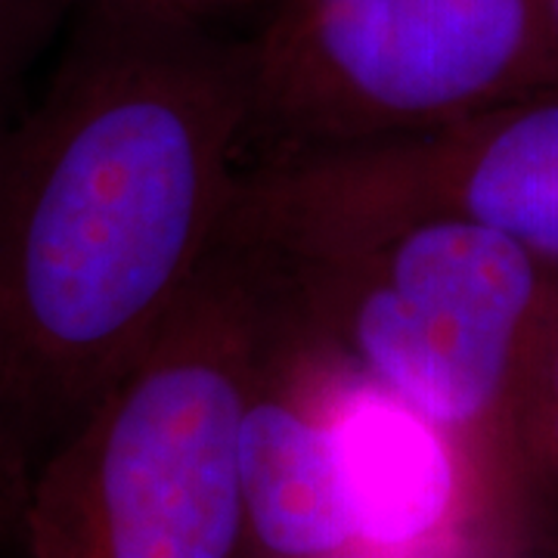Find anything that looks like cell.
Wrapping results in <instances>:
<instances>
[{"label":"cell","mask_w":558,"mask_h":558,"mask_svg":"<svg viewBox=\"0 0 558 558\" xmlns=\"http://www.w3.org/2000/svg\"><path fill=\"white\" fill-rule=\"evenodd\" d=\"M465 558H558V521L534 524L527 531L494 539Z\"/></svg>","instance_id":"cell-10"},{"label":"cell","mask_w":558,"mask_h":558,"mask_svg":"<svg viewBox=\"0 0 558 558\" xmlns=\"http://www.w3.org/2000/svg\"><path fill=\"white\" fill-rule=\"evenodd\" d=\"M270 282L236 435L240 558H381L336 407V357Z\"/></svg>","instance_id":"cell-6"},{"label":"cell","mask_w":558,"mask_h":558,"mask_svg":"<svg viewBox=\"0 0 558 558\" xmlns=\"http://www.w3.org/2000/svg\"><path fill=\"white\" fill-rule=\"evenodd\" d=\"M248 40L180 0H75L0 128V403L32 469L159 339L248 168Z\"/></svg>","instance_id":"cell-1"},{"label":"cell","mask_w":558,"mask_h":558,"mask_svg":"<svg viewBox=\"0 0 558 558\" xmlns=\"http://www.w3.org/2000/svg\"><path fill=\"white\" fill-rule=\"evenodd\" d=\"M32 462L25 457L22 444L10 428V418L0 403V546L20 539L22 512L32 484Z\"/></svg>","instance_id":"cell-9"},{"label":"cell","mask_w":558,"mask_h":558,"mask_svg":"<svg viewBox=\"0 0 558 558\" xmlns=\"http://www.w3.org/2000/svg\"><path fill=\"white\" fill-rule=\"evenodd\" d=\"M267 264L220 242L143 357L35 465L22 558H240L236 435Z\"/></svg>","instance_id":"cell-2"},{"label":"cell","mask_w":558,"mask_h":558,"mask_svg":"<svg viewBox=\"0 0 558 558\" xmlns=\"http://www.w3.org/2000/svg\"><path fill=\"white\" fill-rule=\"evenodd\" d=\"M546 16H549V32H553V40H556V53H558V0H546Z\"/></svg>","instance_id":"cell-12"},{"label":"cell","mask_w":558,"mask_h":558,"mask_svg":"<svg viewBox=\"0 0 558 558\" xmlns=\"http://www.w3.org/2000/svg\"><path fill=\"white\" fill-rule=\"evenodd\" d=\"M519 440L537 490L553 509H558V279L539 317L524 369Z\"/></svg>","instance_id":"cell-7"},{"label":"cell","mask_w":558,"mask_h":558,"mask_svg":"<svg viewBox=\"0 0 558 558\" xmlns=\"http://www.w3.org/2000/svg\"><path fill=\"white\" fill-rule=\"evenodd\" d=\"M180 3H186L190 10L202 13L205 20H215L245 35L255 25L267 0H180Z\"/></svg>","instance_id":"cell-11"},{"label":"cell","mask_w":558,"mask_h":558,"mask_svg":"<svg viewBox=\"0 0 558 558\" xmlns=\"http://www.w3.org/2000/svg\"><path fill=\"white\" fill-rule=\"evenodd\" d=\"M75 0H0V128L20 112Z\"/></svg>","instance_id":"cell-8"},{"label":"cell","mask_w":558,"mask_h":558,"mask_svg":"<svg viewBox=\"0 0 558 558\" xmlns=\"http://www.w3.org/2000/svg\"><path fill=\"white\" fill-rule=\"evenodd\" d=\"M422 220L494 230L558 270V87L245 168L220 242L307 258Z\"/></svg>","instance_id":"cell-5"},{"label":"cell","mask_w":558,"mask_h":558,"mask_svg":"<svg viewBox=\"0 0 558 558\" xmlns=\"http://www.w3.org/2000/svg\"><path fill=\"white\" fill-rule=\"evenodd\" d=\"M245 40L248 168L558 87L546 0H267Z\"/></svg>","instance_id":"cell-4"},{"label":"cell","mask_w":558,"mask_h":558,"mask_svg":"<svg viewBox=\"0 0 558 558\" xmlns=\"http://www.w3.org/2000/svg\"><path fill=\"white\" fill-rule=\"evenodd\" d=\"M258 258L311 339L435 428L515 509L558 519L519 440L521 385L556 267L462 220H422L307 258Z\"/></svg>","instance_id":"cell-3"}]
</instances>
